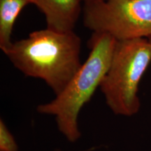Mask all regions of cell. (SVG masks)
<instances>
[{
  "mask_svg": "<svg viewBox=\"0 0 151 151\" xmlns=\"http://www.w3.org/2000/svg\"><path fill=\"white\" fill-rule=\"evenodd\" d=\"M0 151H18V145L14 136L1 118L0 119Z\"/></svg>",
  "mask_w": 151,
  "mask_h": 151,
  "instance_id": "obj_7",
  "label": "cell"
},
{
  "mask_svg": "<svg viewBox=\"0 0 151 151\" xmlns=\"http://www.w3.org/2000/svg\"><path fill=\"white\" fill-rule=\"evenodd\" d=\"M81 48V38L73 31L46 28L13 43L4 53L23 74L44 81L56 96L80 69Z\"/></svg>",
  "mask_w": 151,
  "mask_h": 151,
  "instance_id": "obj_1",
  "label": "cell"
},
{
  "mask_svg": "<svg viewBox=\"0 0 151 151\" xmlns=\"http://www.w3.org/2000/svg\"><path fill=\"white\" fill-rule=\"evenodd\" d=\"M150 62L148 39L117 41L110 67L99 87L114 114L130 117L139 112V85Z\"/></svg>",
  "mask_w": 151,
  "mask_h": 151,
  "instance_id": "obj_3",
  "label": "cell"
},
{
  "mask_svg": "<svg viewBox=\"0 0 151 151\" xmlns=\"http://www.w3.org/2000/svg\"><path fill=\"white\" fill-rule=\"evenodd\" d=\"M29 0H0V48L4 52L11 46V36L16 18Z\"/></svg>",
  "mask_w": 151,
  "mask_h": 151,
  "instance_id": "obj_6",
  "label": "cell"
},
{
  "mask_svg": "<svg viewBox=\"0 0 151 151\" xmlns=\"http://www.w3.org/2000/svg\"><path fill=\"white\" fill-rule=\"evenodd\" d=\"M116 42L111 35L93 32L89 56L65 90L49 102L37 106L39 113L55 117L58 130L69 142L74 143L81 137L79 113L101 86L110 67Z\"/></svg>",
  "mask_w": 151,
  "mask_h": 151,
  "instance_id": "obj_2",
  "label": "cell"
},
{
  "mask_svg": "<svg viewBox=\"0 0 151 151\" xmlns=\"http://www.w3.org/2000/svg\"><path fill=\"white\" fill-rule=\"evenodd\" d=\"M29 1H30V3L31 4H33V0H29Z\"/></svg>",
  "mask_w": 151,
  "mask_h": 151,
  "instance_id": "obj_10",
  "label": "cell"
},
{
  "mask_svg": "<svg viewBox=\"0 0 151 151\" xmlns=\"http://www.w3.org/2000/svg\"><path fill=\"white\" fill-rule=\"evenodd\" d=\"M83 22L93 32L117 41L151 36V0H91L84 2Z\"/></svg>",
  "mask_w": 151,
  "mask_h": 151,
  "instance_id": "obj_4",
  "label": "cell"
},
{
  "mask_svg": "<svg viewBox=\"0 0 151 151\" xmlns=\"http://www.w3.org/2000/svg\"><path fill=\"white\" fill-rule=\"evenodd\" d=\"M82 0H33L46 17L47 28L58 32L73 31Z\"/></svg>",
  "mask_w": 151,
  "mask_h": 151,
  "instance_id": "obj_5",
  "label": "cell"
},
{
  "mask_svg": "<svg viewBox=\"0 0 151 151\" xmlns=\"http://www.w3.org/2000/svg\"><path fill=\"white\" fill-rule=\"evenodd\" d=\"M83 1H84V2H86V1H91V0H82Z\"/></svg>",
  "mask_w": 151,
  "mask_h": 151,
  "instance_id": "obj_9",
  "label": "cell"
},
{
  "mask_svg": "<svg viewBox=\"0 0 151 151\" xmlns=\"http://www.w3.org/2000/svg\"><path fill=\"white\" fill-rule=\"evenodd\" d=\"M148 39L149 42H150V44H151V36H150V37H149V38H148Z\"/></svg>",
  "mask_w": 151,
  "mask_h": 151,
  "instance_id": "obj_8",
  "label": "cell"
},
{
  "mask_svg": "<svg viewBox=\"0 0 151 151\" xmlns=\"http://www.w3.org/2000/svg\"><path fill=\"white\" fill-rule=\"evenodd\" d=\"M56 151H62L61 150H60V149H58V150H57Z\"/></svg>",
  "mask_w": 151,
  "mask_h": 151,
  "instance_id": "obj_11",
  "label": "cell"
}]
</instances>
